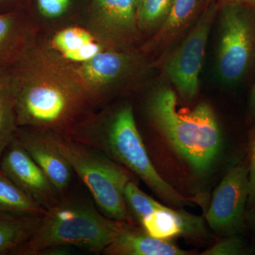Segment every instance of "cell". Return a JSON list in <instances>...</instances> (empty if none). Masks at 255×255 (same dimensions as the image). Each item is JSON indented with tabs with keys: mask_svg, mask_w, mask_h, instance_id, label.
I'll use <instances>...</instances> for the list:
<instances>
[{
	"mask_svg": "<svg viewBox=\"0 0 255 255\" xmlns=\"http://www.w3.org/2000/svg\"><path fill=\"white\" fill-rule=\"evenodd\" d=\"M0 212L43 216L46 210L38 205L0 169Z\"/></svg>",
	"mask_w": 255,
	"mask_h": 255,
	"instance_id": "d6986e66",
	"label": "cell"
},
{
	"mask_svg": "<svg viewBox=\"0 0 255 255\" xmlns=\"http://www.w3.org/2000/svg\"><path fill=\"white\" fill-rule=\"evenodd\" d=\"M146 112L154 127L194 171L204 173L214 165L222 150L223 135L209 105L179 108L175 92L162 86L151 94Z\"/></svg>",
	"mask_w": 255,
	"mask_h": 255,
	"instance_id": "7a4b0ae2",
	"label": "cell"
},
{
	"mask_svg": "<svg viewBox=\"0 0 255 255\" xmlns=\"http://www.w3.org/2000/svg\"><path fill=\"white\" fill-rule=\"evenodd\" d=\"M38 9L46 17L61 16L66 11L70 0H37Z\"/></svg>",
	"mask_w": 255,
	"mask_h": 255,
	"instance_id": "484cf974",
	"label": "cell"
},
{
	"mask_svg": "<svg viewBox=\"0 0 255 255\" xmlns=\"http://www.w3.org/2000/svg\"><path fill=\"white\" fill-rule=\"evenodd\" d=\"M17 81L14 71L0 68V159L18 128L16 102Z\"/></svg>",
	"mask_w": 255,
	"mask_h": 255,
	"instance_id": "2e32d148",
	"label": "cell"
},
{
	"mask_svg": "<svg viewBox=\"0 0 255 255\" xmlns=\"http://www.w3.org/2000/svg\"><path fill=\"white\" fill-rule=\"evenodd\" d=\"M17 63L18 127L65 135L81 123L90 103L68 66L43 64L38 68L28 50Z\"/></svg>",
	"mask_w": 255,
	"mask_h": 255,
	"instance_id": "6da1fadb",
	"label": "cell"
},
{
	"mask_svg": "<svg viewBox=\"0 0 255 255\" xmlns=\"http://www.w3.org/2000/svg\"><path fill=\"white\" fill-rule=\"evenodd\" d=\"M17 128L15 137L41 167L60 196L68 194L73 170L58 143V133L41 129Z\"/></svg>",
	"mask_w": 255,
	"mask_h": 255,
	"instance_id": "8fae6325",
	"label": "cell"
},
{
	"mask_svg": "<svg viewBox=\"0 0 255 255\" xmlns=\"http://www.w3.org/2000/svg\"><path fill=\"white\" fill-rule=\"evenodd\" d=\"M74 64L79 65L69 68L90 104L129 78L137 70L139 60L132 53L107 50L86 62Z\"/></svg>",
	"mask_w": 255,
	"mask_h": 255,
	"instance_id": "9c48e42d",
	"label": "cell"
},
{
	"mask_svg": "<svg viewBox=\"0 0 255 255\" xmlns=\"http://www.w3.org/2000/svg\"><path fill=\"white\" fill-rule=\"evenodd\" d=\"M173 3L174 0H142L137 7L139 30L155 33L167 19Z\"/></svg>",
	"mask_w": 255,
	"mask_h": 255,
	"instance_id": "ffe728a7",
	"label": "cell"
},
{
	"mask_svg": "<svg viewBox=\"0 0 255 255\" xmlns=\"http://www.w3.org/2000/svg\"><path fill=\"white\" fill-rule=\"evenodd\" d=\"M77 248L69 246H53L48 247L38 252L37 255H68L73 254Z\"/></svg>",
	"mask_w": 255,
	"mask_h": 255,
	"instance_id": "4316f807",
	"label": "cell"
},
{
	"mask_svg": "<svg viewBox=\"0 0 255 255\" xmlns=\"http://www.w3.org/2000/svg\"><path fill=\"white\" fill-rule=\"evenodd\" d=\"M219 8L216 0L206 3L187 36L164 61V73L181 98L187 102L197 95L206 45Z\"/></svg>",
	"mask_w": 255,
	"mask_h": 255,
	"instance_id": "52a82bcc",
	"label": "cell"
},
{
	"mask_svg": "<svg viewBox=\"0 0 255 255\" xmlns=\"http://www.w3.org/2000/svg\"><path fill=\"white\" fill-rule=\"evenodd\" d=\"M124 199L132 221L135 220L138 223L147 215L164 206L140 190L132 180L129 181L126 186Z\"/></svg>",
	"mask_w": 255,
	"mask_h": 255,
	"instance_id": "44dd1931",
	"label": "cell"
},
{
	"mask_svg": "<svg viewBox=\"0 0 255 255\" xmlns=\"http://www.w3.org/2000/svg\"><path fill=\"white\" fill-rule=\"evenodd\" d=\"M245 253L244 243L236 235L226 236L209 249L203 252L204 255H238Z\"/></svg>",
	"mask_w": 255,
	"mask_h": 255,
	"instance_id": "603a6c76",
	"label": "cell"
},
{
	"mask_svg": "<svg viewBox=\"0 0 255 255\" xmlns=\"http://www.w3.org/2000/svg\"><path fill=\"white\" fill-rule=\"evenodd\" d=\"M248 111H249L250 118L252 120L255 121V78L249 90Z\"/></svg>",
	"mask_w": 255,
	"mask_h": 255,
	"instance_id": "83f0119b",
	"label": "cell"
},
{
	"mask_svg": "<svg viewBox=\"0 0 255 255\" xmlns=\"http://www.w3.org/2000/svg\"><path fill=\"white\" fill-rule=\"evenodd\" d=\"M93 41L95 38L90 32L81 28L70 27L58 32L53 37L52 43L64 58Z\"/></svg>",
	"mask_w": 255,
	"mask_h": 255,
	"instance_id": "7402d4cb",
	"label": "cell"
},
{
	"mask_svg": "<svg viewBox=\"0 0 255 255\" xmlns=\"http://www.w3.org/2000/svg\"><path fill=\"white\" fill-rule=\"evenodd\" d=\"M139 224L152 237L172 240L179 236L199 238L205 236L204 220L184 210H174L164 206L147 215Z\"/></svg>",
	"mask_w": 255,
	"mask_h": 255,
	"instance_id": "4fadbf2b",
	"label": "cell"
},
{
	"mask_svg": "<svg viewBox=\"0 0 255 255\" xmlns=\"http://www.w3.org/2000/svg\"><path fill=\"white\" fill-rule=\"evenodd\" d=\"M204 5L202 0H174L167 19L152 34L144 49L159 51L171 46L189 29Z\"/></svg>",
	"mask_w": 255,
	"mask_h": 255,
	"instance_id": "9a60e30c",
	"label": "cell"
},
{
	"mask_svg": "<svg viewBox=\"0 0 255 255\" xmlns=\"http://www.w3.org/2000/svg\"><path fill=\"white\" fill-rule=\"evenodd\" d=\"M26 25L14 14H0V68L17 63L28 49Z\"/></svg>",
	"mask_w": 255,
	"mask_h": 255,
	"instance_id": "e0dca14e",
	"label": "cell"
},
{
	"mask_svg": "<svg viewBox=\"0 0 255 255\" xmlns=\"http://www.w3.org/2000/svg\"><path fill=\"white\" fill-rule=\"evenodd\" d=\"M65 136L94 147L140 178L164 201L176 206L188 203L159 175L137 129L133 111L124 105L109 118L84 120Z\"/></svg>",
	"mask_w": 255,
	"mask_h": 255,
	"instance_id": "3957f363",
	"label": "cell"
},
{
	"mask_svg": "<svg viewBox=\"0 0 255 255\" xmlns=\"http://www.w3.org/2000/svg\"><path fill=\"white\" fill-rule=\"evenodd\" d=\"M97 17L108 39L128 44L137 38L136 0H95Z\"/></svg>",
	"mask_w": 255,
	"mask_h": 255,
	"instance_id": "7c38bea8",
	"label": "cell"
},
{
	"mask_svg": "<svg viewBox=\"0 0 255 255\" xmlns=\"http://www.w3.org/2000/svg\"><path fill=\"white\" fill-rule=\"evenodd\" d=\"M248 135V205L253 206L255 203V121Z\"/></svg>",
	"mask_w": 255,
	"mask_h": 255,
	"instance_id": "cb8c5ba5",
	"label": "cell"
},
{
	"mask_svg": "<svg viewBox=\"0 0 255 255\" xmlns=\"http://www.w3.org/2000/svg\"><path fill=\"white\" fill-rule=\"evenodd\" d=\"M251 220L253 224L255 225V203L254 205L252 206V210L251 212Z\"/></svg>",
	"mask_w": 255,
	"mask_h": 255,
	"instance_id": "f546056e",
	"label": "cell"
},
{
	"mask_svg": "<svg viewBox=\"0 0 255 255\" xmlns=\"http://www.w3.org/2000/svg\"><path fill=\"white\" fill-rule=\"evenodd\" d=\"M142 0H136V4H137V6H138L139 4H140V2H141Z\"/></svg>",
	"mask_w": 255,
	"mask_h": 255,
	"instance_id": "4dcf8cb0",
	"label": "cell"
},
{
	"mask_svg": "<svg viewBox=\"0 0 255 255\" xmlns=\"http://www.w3.org/2000/svg\"><path fill=\"white\" fill-rule=\"evenodd\" d=\"M248 164L233 166L214 191L205 219L211 229L224 236L239 232L248 200Z\"/></svg>",
	"mask_w": 255,
	"mask_h": 255,
	"instance_id": "ba28073f",
	"label": "cell"
},
{
	"mask_svg": "<svg viewBox=\"0 0 255 255\" xmlns=\"http://www.w3.org/2000/svg\"><path fill=\"white\" fill-rule=\"evenodd\" d=\"M218 76L223 85L237 88L255 78V12L244 5L219 3Z\"/></svg>",
	"mask_w": 255,
	"mask_h": 255,
	"instance_id": "8992f818",
	"label": "cell"
},
{
	"mask_svg": "<svg viewBox=\"0 0 255 255\" xmlns=\"http://www.w3.org/2000/svg\"><path fill=\"white\" fill-rule=\"evenodd\" d=\"M105 48L98 42L93 41L90 44L82 47L80 49L70 53L64 58L73 63H82L91 59L96 55L104 51Z\"/></svg>",
	"mask_w": 255,
	"mask_h": 255,
	"instance_id": "d4e9b609",
	"label": "cell"
},
{
	"mask_svg": "<svg viewBox=\"0 0 255 255\" xmlns=\"http://www.w3.org/2000/svg\"><path fill=\"white\" fill-rule=\"evenodd\" d=\"M42 216L0 212V255H13L38 229Z\"/></svg>",
	"mask_w": 255,
	"mask_h": 255,
	"instance_id": "ac0fdd59",
	"label": "cell"
},
{
	"mask_svg": "<svg viewBox=\"0 0 255 255\" xmlns=\"http://www.w3.org/2000/svg\"><path fill=\"white\" fill-rule=\"evenodd\" d=\"M122 223L105 216L95 202L67 194L46 210L36 232L13 255H37L44 248L61 245L103 254Z\"/></svg>",
	"mask_w": 255,
	"mask_h": 255,
	"instance_id": "277c9868",
	"label": "cell"
},
{
	"mask_svg": "<svg viewBox=\"0 0 255 255\" xmlns=\"http://www.w3.org/2000/svg\"><path fill=\"white\" fill-rule=\"evenodd\" d=\"M0 169L43 209H50L61 198L46 174L16 137L1 156Z\"/></svg>",
	"mask_w": 255,
	"mask_h": 255,
	"instance_id": "30bf717a",
	"label": "cell"
},
{
	"mask_svg": "<svg viewBox=\"0 0 255 255\" xmlns=\"http://www.w3.org/2000/svg\"><path fill=\"white\" fill-rule=\"evenodd\" d=\"M58 143L101 212L114 221L132 223L124 199V189L132 180L130 172L101 151L70 137L58 134Z\"/></svg>",
	"mask_w": 255,
	"mask_h": 255,
	"instance_id": "5b68a950",
	"label": "cell"
},
{
	"mask_svg": "<svg viewBox=\"0 0 255 255\" xmlns=\"http://www.w3.org/2000/svg\"><path fill=\"white\" fill-rule=\"evenodd\" d=\"M108 255H187L170 240L152 237L132 223H122L113 241L103 253Z\"/></svg>",
	"mask_w": 255,
	"mask_h": 255,
	"instance_id": "5bb4252c",
	"label": "cell"
},
{
	"mask_svg": "<svg viewBox=\"0 0 255 255\" xmlns=\"http://www.w3.org/2000/svg\"><path fill=\"white\" fill-rule=\"evenodd\" d=\"M210 0H202L203 3L206 4ZM219 3H235L244 5L247 7L253 10L255 12V0H216Z\"/></svg>",
	"mask_w": 255,
	"mask_h": 255,
	"instance_id": "f1b7e54d",
	"label": "cell"
}]
</instances>
